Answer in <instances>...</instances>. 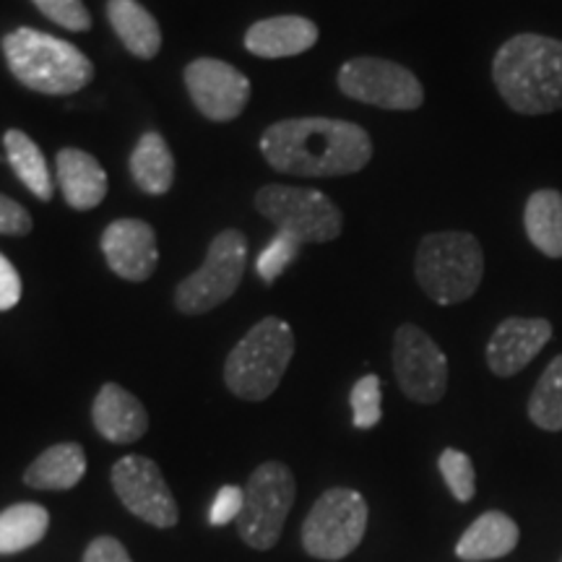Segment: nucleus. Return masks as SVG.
Wrapping results in <instances>:
<instances>
[{
    "label": "nucleus",
    "instance_id": "nucleus-1",
    "mask_svg": "<svg viewBox=\"0 0 562 562\" xmlns=\"http://www.w3.org/2000/svg\"><path fill=\"white\" fill-rule=\"evenodd\" d=\"M261 151L277 172L297 178H341L368 167L372 138L357 123L292 117L263 131Z\"/></svg>",
    "mask_w": 562,
    "mask_h": 562
},
{
    "label": "nucleus",
    "instance_id": "nucleus-2",
    "mask_svg": "<svg viewBox=\"0 0 562 562\" xmlns=\"http://www.w3.org/2000/svg\"><path fill=\"white\" fill-rule=\"evenodd\" d=\"M492 81L503 102L518 115H550L562 110V40L516 34L492 60Z\"/></svg>",
    "mask_w": 562,
    "mask_h": 562
},
{
    "label": "nucleus",
    "instance_id": "nucleus-3",
    "mask_svg": "<svg viewBox=\"0 0 562 562\" xmlns=\"http://www.w3.org/2000/svg\"><path fill=\"white\" fill-rule=\"evenodd\" d=\"M3 55L26 89L47 97L76 94L94 79V66L79 47L26 26L5 34Z\"/></svg>",
    "mask_w": 562,
    "mask_h": 562
},
{
    "label": "nucleus",
    "instance_id": "nucleus-4",
    "mask_svg": "<svg viewBox=\"0 0 562 562\" xmlns=\"http://www.w3.org/2000/svg\"><path fill=\"white\" fill-rule=\"evenodd\" d=\"M414 277L438 305H459L480 290L484 277L482 245L469 232H432L422 237Z\"/></svg>",
    "mask_w": 562,
    "mask_h": 562
},
{
    "label": "nucleus",
    "instance_id": "nucleus-5",
    "mask_svg": "<svg viewBox=\"0 0 562 562\" xmlns=\"http://www.w3.org/2000/svg\"><path fill=\"white\" fill-rule=\"evenodd\" d=\"M294 355V334L281 318H263L237 341L224 362V383L245 402H263L279 389Z\"/></svg>",
    "mask_w": 562,
    "mask_h": 562
},
{
    "label": "nucleus",
    "instance_id": "nucleus-6",
    "mask_svg": "<svg viewBox=\"0 0 562 562\" xmlns=\"http://www.w3.org/2000/svg\"><path fill=\"white\" fill-rule=\"evenodd\" d=\"M248 263V240L240 229H224L209 245L206 261L182 279L175 290V305L186 315H203L227 302L240 286Z\"/></svg>",
    "mask_w": 562,
    "mask_h": 562
},
{
    "label": "nucleus",
    "instance_id": "nucleus-7",
    "mask_svg": "<svg viewBox=\"0 0 562 562\" xmlns=\"http://www.w3.org/2000/svg\"><path fill=\"white\" fill-rule=\"evenodd\" d=\"M368 529V503L357 490L334 487L315 501L302 526V547L315 560H344Z\"/></svg>",
    "mask_w": 562,
    "mask_h": 562
},
{
    "label": "nucleus",
    "instance_id": "nucleus-8",
    "mask_svg": "<svg viewBox=\"0 0 562 562\" xmlns=\"http://www.w3.org/2000/svg\"><path fill=\"white\" fill-rule=\"evenodd\" d=\"M297 484L290 467L279 461H266L252 472L245 487V505L237 518V533L252 550H271L284 531Z\"/></svg>",
    "mask_w": 562,
    "mask_h": 562
},
{
    "label": "nucleus",
    "instance_id": "nucleus-9",
    "mask_svg": "<svg viewBox=\"0 0 562 562\" xmlns=\"http://www.w3.org/2000/svg\"><path fill=\"white\" fill-rule=\"evenodd\" d=\"M256 211L277 224V229L292 232L305 245L331 243L344 229L341 209L313 188L263 186L256 193Z\"/></svg>",
    "mask_w": 562,
    "mask_h": 562
},
{
    "label": "nucleus",
    "instance_id": "nucleus-10",
    "mask_svg": "<svg viewBox=\"0 0 562 562\" xmlns=\"http://www.w3.org/2000/svg\"><path fill=\"white\" fill-rule=\"evenodd\" d=\"M341 94L381 110H417L425 102V89L409 68L385 58L347 60L336 76Z\"/></svg>",
    "mask_w": 562,
    "mask_h": 562
},
{
    "label": "nucleus",
    "instance_id": "nucleus-11",
    "mask_svg": "<svg viewBox=\"0 0 562 562\" xmlns=\"http://www.w3.org/2000/svg\"><path fill=\"white\" fill-rule=\"evenodd\" d=\"M393 372L402 391L417 404H438L448 389V360L419 326L404 323L393 336Z\"/></svg>",
    "mask_w": 562,
    "mask_h": 562
},
{
    "label": "nucleus",
    "instance_id": "nucleus-12",
    "mask_svg": "<svg viewBox=\"0 0 562 562\" xmlns=\"http://www.w3.org/2000/svg\"><path fill=\"white\" fill-rule=\"evenodd\" d=\"M112 487L121 503L140 521L172 529L178 524V503L159 467L146 456H125L112 467Z\"/></svg>",
    "mask_w": 562,
    "mask_h": 562
},
{
    "label": "nucleus",
    "instance_id": "nucleus-13",
    "mask_svg": "<svg viewBox=\"0 0 562 562\" xmlns=\"http://www.w3.org/2000/svg\"><path fill=\"white\" fill-rule=\"evenodd\" d=\"M186 89L195 110L214 123H229L243 115L250 100V81L243 70L216 58H199L188 63Z\"/></svg>",
    "mask_w": 562,
    "mask_h": 562
},
{
    "label": "nucleus",
    "instance_id": "nucleus-14",
    "mask_svg": "<svg viewBox=\"0 0 562 562\" xmlns=\"http://www.w3.org/2000/svg\"><path fill=\"white\" fill-rule=\"evenodd\" d=\"M100 245L110 271L125 281H146L159 263L157 232L140 220L112 222Z\"/></svg>",
    "mask_w": 562,
    "mask_h": 562
},
{
    "label": "nucleus",
    "instance_id": "nucleus-15",
    "mask_svg": "<svg viewBox=\"0 0 562 562\" xmlns=\"http://www.w3.org/2000/svg\"><path fill=\"white\" fill-rule=\"evenodd\" d=\"M552 339L547 318H505L487 344V364L497 378H510L529 368L533 357Z\"/></svg>",
    "mask_w": 562,
    "mask_h": 562
},
{
    "label": "nucleus",
    "instance_id": "nucleus-16",
    "mask_svg": "<svg viewBox=\"0 0 562 562\" xmlns=\"http://www.w3.org/2000/svg\"><path fill=\"white\" fill-rule=\"evenodd\" d=\"M91 419H94L97 432L104 440L117 442V446L136 442L149 430V414H146L144 404L117 383L102 385V391L94 398Z\"/></svg>",
    "mask_w": 562,
    "mask_h": 562
},
{
    "label": "nucleus",
    "instance_id": "nucleus-17",
    "mask_svg": "<svg viewBox=\"0 0 562 562\" xmlns=\"http://www.w3.org/2000/svg\"><path fill=\"white\" fill-rule=\"evenodd\" d=\"M318 42V26L305 16H273L245 32V47L258 58H294Z\"/></svg>",
    "mask_w": 562,
    "mask_h": 562
},
{
    "label": "nucleus",
    "instance_id": "nucleus-18",
    "mask_svg": "<svg viewBox=\"0 0 562 562\" xmlns=\"http://www.w3.org/2000/svg\"><path fill=\"white\" fill-rule=\"evenodd\" d=\"M55 170H58L63 199L70 209L89 211L100 206L108 195V175H104L100 161L87 151L60 149L58 159H55Z\"/></svg>",
    "mask_w": 562,
    "mask_h": 562
},
{
    "label": "nucleus",
    "instance_id": "nucleus-19",
    "mask_svg": "<svg viewBox=\"0 0 562 562\" xmlns=\"http://www.w3.org/2000/svg\"><path fill=\"white\" fill-rule=\"evenodd\" d=\"M518 526L508 513L487 510L461 533L456 554L467 562L497 560L516 550L518 544Z\"/></svg>",
    "mask_w": 562,
    "mask_h": 562
},
{
    "label": "nucleus",
    "instance_id": "nucleus-20",
    "mask_svg": "<svg viewBox=\"0 0 562 562\" xmlns=\"http://www.w3.org/2000/svg\"><path fill=\"white\" fill-rule=\"evenodd\" d=\"M108 19L123 47L140 60H151L161 50V30L138 0H108Z\"/></svg>",
    "mask_w": 562,
    "mask_h": 562
},
{
    "label": "nucleus",
    "instance_id": "nucleus-21",
    "mask_svg": "<svg viewBox=\"0 0 562 562\" xmlns=\"http://www.w3.org/2000/svg\"><path fill=\"white\" fill-rule=\"evenodd\" d=\"M83 474H87L83 448L79 442H58L26 469L24 482L32 490H74Z\"/></svg>",
    "mask_w": 562,
    "mask_h": 562
},
{
    "label": "nucleus",
    "instance_id": "nucleus-22",
    "mask_svg": "<svg viewBox=\"0 0 562 562\" xmlns=\"http://www.w3.org/2000/svg\"><path fill=\"white\" fill-rule=\"evenodd\" d=\"M529 243L547 258H562V193L544 188L529 195L524 209Z\"/></svg>",
    "mask_w": 562,
    "mask_h": 562
},
{
    "label": "nucleus",
    "instance_id": "nucleus-23",
    "mask_svg": "<svg viewBox=\"0 0 562 562\" xmlns=\"http://www.w3.org/2000/svg\"><path fill=\"white\" fill-rule=\"evenodd\" d=\"M131 175L144 193L165 195L170 191L175 182V157L161 133L149 131L138 138L131 154Z\"/></svg>",
    "mask_w": 562,
    "mask_h": 562
},
{
    "label": "nucleus",
    "instance_id": "nucleus-24",
    "mask_svg": "<svg viewBox=\"0 0 562 562\" xmlns=\"http://www.w3.org/2000/svg\"><path fill=\"white\" fill-rule=\"evenodd\" d=\"M50 513L37 503H19L0 513V554L30 550L45 539Z\"/></svg>",
    "mask_w": 562,
    "mask_h": 562
},
{
    "label": "nucleus",
    "instance_id": "nucleus-25",
    "mask_svg": "<svg viewBox=\"0 0 562 562\" xmlns=\"http://www.w3.org/2000/svg\"><path fill=\"white\" fill-rule=\"evenodd\" d=\"M3 144H5V154H9L13 172L19 175V180L24 182V186L30 188L40 201H50L53 178H50V170H47L45 154L40 151V146L34 144L24 131H9L3 136Z\"/></svg>",
    "mask_w": 562,
    "mask_h": 562
},
{
    "label": "nucleus",
    "instance_id": "nucleus-26",
    "mask_svg": "<svg viewBox=\"0 0 562 562\" xmlns=\"http://www.w3.org/2000/svg\"><path fill=\"white\" fill-rule=\"evenodd\" d=\"M529 417L539 430H562V355L547 364L529 398Z\"/></svg>",
    "mask_w": 562,
    "mask_h": 562
},
{
    "label": "nucleus",
    "instance_id": "nucleus-27",
    "mask_svg": "<svg viewBox=\"0 0 562 562\" xmlns=\"http://www.w3.org/2000/svg\"><path fill=\"white\" fill-rule=\"evenodd\" d=\"M302 248H305V243L297 240L292 232L279 229L277 235L271 237V243L261 250V256H258V261H256L258 277H261L266 284H273L281 273H284L294 261H297Z\"/></svg>",
    "mask_w": 562,
    "mask_h": 562
},
{
    "label": "nucleus",
    "instance_id": "nucleus-28",
    "mask_svg": "<svg viewBox=\"0 0 562 562\" xmlns=\"http://www.w3.org/2000/svg\"><path fill=\"white\" fill-rule=\"evenodd\" d=\"M351 404V422L357 430H372L383 417V393H381V378L364 375L355 383L349 393Z\"/></svg>",
    "mask_w": 562,
    "mask_h": 562
},
{
    "label": "nucleus",
    "instance_id": "nucleus-29",
    "mask_svg": "<svg viewBox=\"0 0 562 562\" xmlns=\"http://www.w3.org/2000/svg\"><path fill=\"white\" fill-rule=\"evenodd\" d=\"M440 474L446 480L448 490L459 503H469L474 497L476 490V474L474 463L463 451H456V448H446L438 459Z\"/></svg>",
    "mask_w": 562,
    "mask_h": 562
},
{
    "label": "nucleus",
    "instance_id": "nucleus-30",
    "mask_svg": "<svg viewBox=\"0 0 562 562\" xmlns=\"http://www.w3.org/2000/svg\"><path fill=\"white\" fill-rule=\"evenodd\" d=\"M47 19L68 32H87L91 26V13L83 0H32Z\"/></svg>",
    "mask_w": 562,
    "mask_h": 562
},
{
    "label": "nucleus",
    "instance_id": "nucleus-31",
    "mask_svg": "<svg viewBox=\"0 0 562 562\" xmlns=\"http://www.w3.org/2000/svg\"><path fill=\"white\" fill-rule=\"evenodd\" d=\"M243 505H245V490L235 487V484H227V487H222L220 492H216L214 503H211L209 524L224 526V524L237 521L243 513Z\"/></svg>",
    "mask_w": 562,
    "mask_h": 562
},
{
    "label": "nucleus",
    "instance_id": "nucleus-32",
    "mask_svg": "<svg viewBox=\"0 0 562 562\" xmlns=\"http://www.w3.org/2000/svg\"><path fill=\"white\" fill-rule=\"evenodd\" d=\"M32 216L21 203L0 193V235H30Z\"/></svg>",
    "mask_w": 562,
    "mask_h": 562
},
{
    "label": "nucleus",
    "instance_id": "nucleus-33",
    "mask_svg": "<svg viewBox=\"0 0 562 562\" xmlns=\"http://www.w3.org/2000/svg\"><path fill=\"white\" fill-rule=\"evenodd\" d=\"M83 562H133L125 547L112 537H97L83 552Z\"/></svg>",
    "mask_w": 562,
    "mask_h": 562
},
{
    "label": "nucleus",
    "instance_id": "nucleus-34",
    "mask_svg": "<svg viewBox=\"0 0 562 562\" xmlns=\"http://www.w3.org/2000/svg\"><path fill=\"white\" fill-rule=\"evenodd\" d=\"M21 300V279L19 271L5 256H0V313L16 307Z\"/></svg>",
    "mask_w": 562,
    "mask_h": 562
},
{
    "label": "nucleus",
    "instance_id": "nucleus-35",
    "mask_svg": "<svg viewBox=\"0 0 562 562\" xmlns=\"http://www.w3.org/2000/svg\"><path fill=\"white\" fill-rule=\"evenodd\" d=\"M560 562H562V560H560Z\"/></svg>",
    "mask_w": 562,
    "mask_h": 562
}]
</instances>
